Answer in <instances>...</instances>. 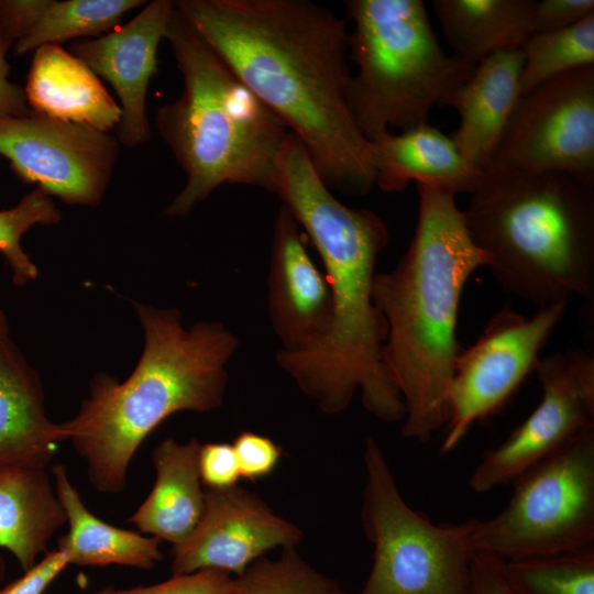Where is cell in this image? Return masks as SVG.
Instances as JSON below:
<instances>
[{"label": "cell", "mask_w": 594, "mask_h": 594, "mask_svg": "<svg viewBox=\"0 0 594 594\" xmlns=\"http://www.w3.org/2000/svg\"><path fill=\"white\" fill-rule=\"evenodd\" d=\"M24 94L32 112L101 132L121 119L120 106L99 77L59 44L34 51Z\"/></svg>", "instance_id": "ffe728a7"}, {"label": "cell", "mask_w": 594, "mask_h": 594, "mask_svg": "<svg viewBox=\"0 0 594 594\" xmlns=\"http://www.w3.org/2000/svg\"><path fill=\"white\" fill-rule=\"evenodd\" d=\"M592 13L593 0H534V33L571 26Z\"/></svg>", "instance_id": "d6a6232c"}, {"label": "cell", "mask_w": 594, "mask_h": 594, "mask_svg": "<svg viewBox=\"0 0 594 594\" xmlns=\"http://www.w3.org/2000/svg\"><path fill=\"white\" fill-rule=\"evenodd\" d=\"M304 534L241 486L205 491V509L182 543L172 546L173 575L219 570L239 576L276 547H296Z\"/></svg>", "instance_id": "5bb4252c"}, {"label": "cell", "mask_w": 594, "mask_h": 594, "mask_svg": "<svg viewBox=\"0 0 594 594\" xmlns=\"http://www.w3.org/2000/svg\"><path fill=\"white\" fill-rule=\"evenodd\" d=\"M276 194L316 248L332 301L326 339L306 353L278 351V366L327 415L344 411L360 392L376 418L403 421L405 405L382 362L387 323L373 299L376 262L389 242L386 223L339 201L292 132L278 160Z\"/></svg>", "instance_id": "7a4b0ae2"}, {"label": "cell", "mask_w": 594, "mask_h": 594, "mask_svg": "<svg viewBox=\"0 0 594 594\" xmlns=\"http://www.w3.org/2000/svg\"><path fill=\"white\" fill-rule=\"evenodd\" d=\"M200 446L196 439L180 443L167 438L152 451L153 488L129 518L141 532L176 546L195 530L205 509Z\"/></svg>", "instance_id": "44dd1931"}, {"label": "cell", "mask_w": 594, "mask_h": 594, "mask_svg": "<svg viewBox=\"0 0 594 594\" xmlns=\"http://www.w3.org/2000/svg\"><path fill=\"white\" fill-rule=\"evenodd\" d=\"M513 483L504 509L475 519V551L516 560L594 548V424Z\"/></svg>", "instance_id": "9c48e42d"}, {"label": "cell", "mask_w": 594, "mask_h": 594, "mask_svg": "<svg viewBox=\"0 0 594 594\" xmlns=\"http://www.w3.org/2000/svg\"><path fill=\"white\" fill-rule=\"evenodd\" d=\"M371 143L375 185L386 193L405 190L416 182L471 195L484 175L463 157L449 135L428 123L384 133Z\"/></svg>", "instance_id": "d6986e66"}, {"label": "cell", "mask_w": 594, "mask_h": 594, "mask_svg": "<svg viewBox=\"0 0 594 594\" xmlns=\"http://www.w3.org/2000/svg\"><path fill=\"white\" fill-rule=\"evenodd\" d=\"M119 142L109 132L31 111L0 118V156L16 176L63 202L98 206L110 184Z\"/></svg>", "instance_id": "4fadbf2b"}, {"label": "cell", "mask_w": 594, "mask_h": 594, "mask_svg": "<svg viewBox=\"0 0 594 594\" xmlns=\"http://www.w3.org/2000/svg\"><path fill=\"white\" fill-rule=\"evenodd\" d=\"M568 302L541 307L530 318L505 307L476 342L461 349L449 389L441 453L450 452L477 421L501 410L534 372L539 352L565 314Z\"/></svg>", "instance_id": "8fae6325"}, {"label": "cell", "mask_w": 594, "mask_h": 594, "mask_svg": "<svg viewBox=\"0 0 594 594\" xmlns=\"http://www.w3.org/2000/svg\"><path fill=\"white\" fill-rule=\"evenodd\" d=\"M95 594H116V588L112 587V586H107V587L96 592Z\"/></svg>", "instance_id": "f35d334b"}, {"label": "cell", "mask_w": 594, "mask_h": 594, "mask_svg": "<svg viewBox=\"0 0 594 594\" xmlns=\"http://www.w3.org/2000/svg\"><path fill=\"white\" fill-rule=\"evenodd\" d=\"M361 521L373 565L358 594H470L475 518L433 524L403 498L380 444L366 437Z\"/></svg>", "instance_id": "ba28073f"}, {"label": "cell", "mask_w": 594, "mask_h": 594, "mask_svg": "<svg viewBox=\"0 0 594 594\" xmlns=\"http://www.w3.org/2000/svg\"><path fill=\"white\" fill-rule=\"evenodd\" d=\"M175 8L296 135L326 186H375L372 143L348 103L346 21L308 0H177Z\"/></svg>", "instance_id": "6da1fadb"}, {"label": "cell", "mask_w": 594, "mask_h": 594, "mask_svg": "<svg viewBox=\"0 0 594 594\" xmlns=\"http://www.w3.org/2000/svg\"><path fill=\"white\" fill-rule=\"evenodd\" d=\"M233 578L219 570L173 575L150 586L116 590V594H230Z\"/></svg>", "instance_id": "4dcf8cb0"}, {"label": "cell", "mask_w": 594, "mask_h": 594, "mask_svg": "<svg viewBox=\"0 0 594 594\" xmlns=\"http://www.w3.org/2000/svg\"><path fill=\"white\" fill-rule=\"evenodd\" d=\"M7 573V564L4 559L0 556V584L3 582Z\"/></svg>", "instance_id": "74e56055"}, {"label": "cell", "mask_w": 594, "mask_h": 594, "mask_svg": "<svg viewBox=\"0 0 594 594\" xmlns=\"http://www.w3.org/2000/svg\"><path fill=\"white\" fill-rule=\"evenodd\" d=\"M503 568L519 594H594V548L504 560Z\"/></svg>", "instance_id": "4316f807"}, {"label": "cell", "mask_w": 594, "mask_h": 594, "mask_svg": "<svg viewBox=\"0 0 594 594\" xmlns=\"http://www.w3.org/2000/svg\"><path fill=\"white\" fill-rule=\"evenodd\" d=\"M519 48L524 57L520 95L559 75L594 65V13L564 29L534 33Z\"/></svg>", "instance_id": "484cf974"}, {"label": "cell", "mask_w": 594, "mask_h": 594, "mask_svg": "<svg viewBox=\"0 0 594 594\" xmlns=\"http://www.w3.org/2000/svg\"><path fill=\"white\" fill-rule=\"evenodd\" d=\"M9 334V327L6 314L0 309V338Z\"/></svg>", "instance_id": "8d00e7d4"}, {"label": "cell", "mask_w": 594, "mask_h": 594, "mask_svg": "<svg viewBox=\"0 0 594 594\" xmlns=\"http://www.w3.org/2000/svg\"><path fill=\"white\" fill-rule=\"evenodd\" d=\"M52 474L68 524V531L57 540V550L66 556L69 564H117L150 570L162 560L158 538L112 526L95 516L70 482L64 464L53 465Z\"/></svg>", "instance_id": "cb8c5ba5"}, {"label": "cell", "mask_w": 594, "mask_h": 594, "mask_svg": "<svg viewBox=\"0 0 594 594\" xmlns=\"http://www.w3.org/2000/svg\"><path fill=\"white\" fill-rule=\"evenodd\" d=\"M174 1L153 0L128 23L97 38H80L69 52L116 91L121 108L117 125L120 145L138 147L151 138L146 95L157 67V48L165 38Z\"/></svg>", "instance_id": "9a60e30c"}, {"label": "cell", "mask_w": 594, "mask_h": 594, "mask_svg": "<svg viewBox=\"0 0 594 594\" xmlns=\"http://www.w3.org/2000/svg\"><path fill=\"white\" fill-rule=\"evenodd\" d=\"M230 594H346L337 580L306 562L296 547L278 558L262 557L233 578Z\"/></svg>", "instance_id": "83f0119b"}, {"label": "cell", "mask_w": 594, "mask_h": 594, "mask_svg": "<svg viewBox=\"0 0 594 594\" xmlns=\"http://www.w3.org/2000/svg\"><path fill=\"white\" fill-rule=\"evenodd\" d=\"M68 564L63 552L48 551L21 578L0 588V594H43Z\"/></svg>", "instance_id": "836d02e7"}, {"label": "cell", "mask_w": 594, "mask_h": 594, "mask_svg": "<svg viewBox=\"0 0 594 594\" xmlns=\"http://www.w3.org/2000/svg\"><path fill=\"white\" fill-rule=\"evenodd\" d=\"M463 210L503 290L539 308L594 296V184L558 172L484 170Z\"/></svg>", "instance_id": "5b68a950"}, {"label": "cell", "mask_w": 594, "mask_h": 594, "mask_svg": "<svg viewBox=\"0 0 594 594\" xmlns=\"http://www.w3.org/2000/svg\"><path fill=\"white\" fill-rule=\"evenodd\" d=\"M348 56L356 65L348 103L369 141L391 129L428 123L435 107L473 73L475 66L439 44L421 0H348Z\"/></svg>", "instance_id": "52a82bcc"}, {"label": "cell", "mask_w": 594, "mask_h": 594, "mask_svg": "<svg viewBox=\"0 0 594 594\" xmlns=\"http://www.w3.org/2000/svg\"><path fill=\"white\" fill-rule=\"evenodd\" d=\"M542 389L536 409L496 448L486 451L468 483L487 493L513 483L594 424V358L569 349L540 358L534 370Z\"/></svg>", "instance_id": "7c38bea8"}, {"label": "cell", "mask_w": 594, "mask_h": 594, "mask_svg": "<svg viewBox=\"0 0 594 594\" xmlns=\"http://www.w3.org/2000/svg\"><path fill=\"white\" fill-rule=\"evenodd\" d=\"M522 62L520 48L490 55L444 102L460 119L450 138L463 157L480 170L488 167L521 96Z\"/></svg>", "instance_id": "e0dca14e"}, {"label": "cell", "mask_w": 594, "mask_h": 594, "mask_svg": "<svg viewBox=\"0 0 594 594\" xmlns=\"http://www.w3.org/2000/svg\"><path fill=\"white\" fill-rule=\"evenodd\" d=\"M62 443L37 373L9 334L0 338V468L47 469Z\"/></svg>", "instance_id": "ac0fdd59"}, {"label": "cell", "mask_w": 594, "mask_h": 594, "mask_svg": "<svg viewBox=\"0 0 594 594\" xmlns=\"http://www.w3.org/2000/svg\"><path fill=\"white\" fill-rule=\"evenodd\" d=\"M165 40L183 90L158 108L157 131L186 175L165 210L185 217L223 184L277 191L278 160L288 128L229 69L175 8Z\"/></svg>", "instance_id": "8992f818"}, {"label": "cell", "mask_w": 594, "mask_h": 594, "mask_svg": "<svg viewBox=\"0 0 594 594\" xmlns=\"http://www.w3.org/2000/svg\"><path fill=\"white\" fill-rule=\"evenodd\" d=\"M62 215L52 196L36 187L13 208L0 211V253L8 262L12 280L19 286L37 278V267L21 245L24 233L34 226H56Z\"/></svg>", "instance_id": "f1b7e54d"}, {"label": "cell", "mask_w": 594, "mask_h": 594, "mask_svg": "<svg viewBox=\"0 0 594 594\" xmlns=\"http://www.w3.org/2000/svg\"><path fill=\"white\" fill-rule=\"evenodd\" d=\"M503 562L502 558L475 551L470 594H519L507 582Z\"/></svg>", "instance_id": "e575fe53"}, {"label": "cell", "mask_w": 594, "mask_h": 594, "mask_svg": "<svg viewBox=\"0 0 594 594\" xmlns=\"http://www.w3.org/2000/svg\"><path fill=\"white\" fill-rule=\"evenodd\" d=\"M267 306L282 352L312 351L330 330L332 301L328 279L314 263L299 223L284 205L274 223Z\"/></svg>", "instance_id": "2e32d148"}, {"label": "cell", "mask_w": 594, "mask_h": 594, "mask_svg": "<svg viewBox=\"0 0 594 594\" xmlns=\"http://www.w3.org/2000/svg\"><path fill=\"white\" fill-rule=\"evenodd\" d=\"M240 476L257 482L270 476L282 458V448L271 438L253 432L242 431L233 440Z\"/></svg>", "instance_id": "f546056e"}, {"label": "cell", "mask_w": 594, "mask_h": 594, "mask_svg": "<svg viewBox=\"0 0 594 594\" xmlns=\"http://www.w3.org/2000/svg\"><path fill=\"white\" fill-rule=\"evenodd\" d=\"M13 41L0 32V118H19L31 113L24 89L9 80L10 65L7 53Z\"/></svg>", "instance_id": "d590c367"}, {"label": "cell", "mask_w": 594, "mask_h": 594, "mask_svg": "<svg viewBox=\"0 0 594 594\" xmlns=\"http://www.w3.org/2000/svg\"><path fill=\"white\" fill-rule=\"evenodd\" d=\"M487 168L558 172L594 184V65L521 95Z\"/></svg>", "instance_id": "30bf717a"}, {"label": "cell", "mask_w": 594, "mask_h": 594, "mask_svg": "<svg viewBox=\"0 0 594 594\" xmlns=\"http://www.w3.org/2000/svg\"><path fill=\"white\" fill-rule=\"evenodd\" d=\"M417 193L414 237L395 268L375 274L373 299L387 323L382 362L405 405L402 433L427 442L448 421L462 290L491 258L454 193L420 184Z\"/></svg>", "instance_id": "3957f363"}, {"label": "cell", "mask_w": 594, "mask_h": 594, "mask_svg": "<svg viewBox=\"0 0 594 594\" xmlns=\"http://www.w3.org/2000/svg\"><path fill=\"white\" fill-rule=\"evenodd\" d=\"M67 524L46 469L0 468V548L23 572L31 569L53 536Z\"/></svg>", "instance_id": "603a6c76"}, {"label": "cell", "mask_w": 594, "mask_h": 594, "mask_svg": "<svg viewBox=\"0 0 594 594\" xmlns=\"http://www.w3.org/2000/svg\"><path fill=\"white\" fill-rule=\"evenodd\" d=\"M431 7L451 55L472 66L519 48L534 33V0H433Z\"/></svg>", "instance_id": "d4e9b609"}, {"label": "cell", "mask_w": 594, "mask_h": 594, "mask_svg": "<svg viewBox=\"0 0 594 594\" xmlns=\"http://www.w3.org/2000/svg\"><path fill=\"white\" fill-rule=\"evenodd\" d=\"M144 345L132 373L122 382L97 373L77 414L58 424L87 464L100 493L124 490L130 463L142 442L169 416L219 408L228 385L226 365L238 338L218 321L190 328L175 308L135 304Z\"/></svg>", "instance_id": "277c9868"}, {"label": "cell", "mask_w": 594, "mask_h": 594, "mask_svg": "<svg viewBox=\"0 0 594 594\" xmlns=\"http://www.w3.org/2000/svg\"><path fill=\"white\" fill-rule=\"evenodd\" d=\"M143 0H0V32L15 56L47 44L99 36Z\"/></svg>", "instance_id": "7402d4cb"}, {"label": "cell", "mask_w": 594, "mask_h": 594, "mask_svg": "<svg viewBox=\"0 0 594 594\" xmlns=\"http://www.w3.org/2000/svg\"><path fill=\"white\" fill-rule=\"evenodd\" d=\"M200 481L206 490L233 487L241 479L232 443L209 442L200 446Z\"/></svg>", "instance_id": "1f68e13d"}]
</instances>
